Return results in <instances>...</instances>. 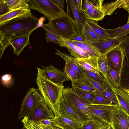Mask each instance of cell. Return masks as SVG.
Segmentation results:
<instances>
[{
	"label": "cell",
	"instance_id": "cell-55",
	"mask_svg": "<svg viewBox=\"0 0 129 129\" xmlns=\"http://www.w3.org/2000/svg\"><path fill=\"white\" fill-rule=\"evenodd\" d=\"M25 129H26L25 128Z\"/></svg>",
	"mask_w": 129,
	"mask_h": 129
},
{
	"label": "cell",
	"instance_id": "cell-48",
	"mask_svg": "<svg viewBox=\"0 0 129 129\" xmlns=\"http://www.w3.org/2000/svg\"><path fill=\"white\" fill-rule=\"evenodd\" d=\"M40 125L44 129H60L59 128L52 125L48 126H46L43 125Z\"/></svg>",
	"mask_w": 129,
	"mask_h": 129
},
{
	"label": "cell",
	"instance_id": "cell-40",
	"mask_svg": "<svg viewBox=\"0 0 129 129\" xmlns=\"http://www.w3.org/2000/svg\"><path fill=\"white\" fill-rule=\"evenodd\" d=\"M1 82L4 86L9 87L11 86L13 82L12 74H7L3 75L1 78Z\"/></svg>",
	"mask_w": 129,
	"mask_h": 129
},
{
	"label": "cell",
	"instance_id": "cell-36",
	"mask_svg": "<svg viewBox=\"0 0 129 129\" xmlns=\"http://www.w3.org/2000/svg\"><path fill=\"white\" fill-rule=\"evenodd\" d=\"M27 0H4L5 4L9 8V12L27 3Z\"/></svg>",
	"mask_w": 129,
	"mask_h": 129
},
{
	"label": "cell",
	"instance_id": "cell-10",
	"mask_svg": "<svg viewBox=\"0 0 129 129\" xmlns=\"http://www.w3.org/2000/svg\"><path fill=\"white\" fill-rule=\"evenodd\" d=\"M118 106V104L96 105L89 103L87 107L96 118L105 121L110 125L111 123L110 113Z\"/></svg>",
	"mask_w": 129,
	"mask_h": 129
},
{
	"label": "cell",
	"instance_id": "cell-6",
	"mask_svg": "<svg viewBox=\"0 0 129 129\" xmlns=\"http://www.w3.org/2000/svg\"><path fill=\"white\" fill-rule=\"evenodd\" d=\"M43 100L42 96L37 88H30L22 101L18 115L17 120L29 116Z\"/></svg>",
	"mask_w": 129,
	"mask_h": 129
},
{
	"label": "cell",
	"instance_id": "cell-34",
	"mask_svg": "<svg viewBox=\"0 0 129 129\" xmlns=\"http://www.w3.org/2000/svg\"><path fill=\"white\" fill-rule=\"evenodd\" d=\"M80 66L82 70L85 73L87 77L99 82L104 85L108 86L105 79L100 74L88 71L84 69Z\"/></svg>",
	"mask_w": 129,
	"mask_h": 129
},
{
	"label": "cell",
	"instance_id": "cell-20",
	"mask_svg": "<svg viewBox=\"0 0 129 129\" xmlns=\"http://www.w3.org/2000/svg\"><path fill=\"white\" fill-rule=\"evenodd\" d=\"M59 114L82 124L84 123L82 119L74 111L63 98L60 105Z\"/></svg>",
	"mask_w": 129,
	"mask_h": 129
},
{
	"label": "cell",
	"instance_id": "cell-16",
	"mask_svg": "<svg viewBox=\"0 0 129 129\" xmlns=\"http://www.w3.org/2000/svg\"><path fill=\"white\" fill-rule=\"evenodd\" d=\"M59 45L61 47H64L66 48L71 56L75 58H84L91 57L79 48L66 39L61 38L59 40Z\"/></svg>",
	"mask_w": 129,
	"mask_h": 129
},
{
	"label": "cell",
	"instance_id": "cell-45",
	"mask_svg": "<svg viewBox=\"0 0 129 129\" xmlns=\"http://www.w3.org/2000/svg\"><path fill=\"white\" fill-rule=\"evenodd\" d=\"M67 39L79 42H85L87 41L83 37L78 36L74 37Z\"/></svg>",
	"mask_w": 129,
	"mask_h": 129
},
{
	"label": "cell",
	"instance_id": "cell-18",
	"mask_svg": "<svg viewBox=\"0 0 129 129\" xmlns=\"http://www.w3.org/2000/svg\"><path fill=\"white\" fill-rule=\"evenodd\" d=\"M31 13L27 3L0 16V25L14 18Z\"/></svg>",
	"mask_w": 129,
	"mask_h": 129
},
{
	"label": "cell",
	"instance_id": "cell-33",
	"mask_svg": "<svg viewBox=\"0 0 129 129\" xmlns=\"http://www.w3.org/2000/svg\"><path fill=\"white\" fill-rule=\"evenodd\" d=\"M104 121L96 118L84 122L79 129H97Z\"/></svg>",
	"mask_w": 129,
	"mask_h": 129
},
{
	"label": "cell",
	"instance_id": "cell-13",
	"mask_svg": "<svg viewBox=\"0 0 129 129\" xmlns=\"http://www.w3.org/2000/svg\"><path fill=\"white\" fill-rule=\"evenodd\" d=\"M55 116L43 100L28 117L29 120L37 122L42 120L53 119Z\"/></svg>",
	"mask_w": 129,
	"mask_h": 129
},
{
	"label": "cell",
	"instance_id": "cell-1",
	"mask_svg": "<svg viewBox=\"0 0 129 129\" xmlns=\"http://www.w3.org/2000/svg\"><path fill=\"white\" fill-rule=\"evenodd\" d=\"M39 18L31 13L12 19L0 25V55L2 56L9 41L27 35L39 28Z\"/></svg>",
	"mask_w": 129,
	"mask_h": 129
},
{
	"label": "cell",
	"instance_id": "cell-7",
	"mask_svg": "<svg viewBox=\"0 0 129 129\" xmlns=\"http://www.w3.org/2000/svg\"><path fill=\"white\" fill-rule=\"evenodd\" d=\"M66 1L67 9L66 14L74 23L78 36L82 37L84 25L88 19L83 10L80 12L78 10L75 5L74 0H66Z\"/></svg>",
	"mask_w": 129,
	"mask_h": 129
},
{
	"label": "cell",
	"instance_id": "cell-47",
	"mask_svg": "<svg viewBox=\"0 0 129 129\" xmlns=\"http://www.w3.org/2000/svg\"><path fill=\"white\" fill-rule=\"evenodd\" d=\"M97 129H112L110 125L107 122L104 121Z\"/></svg>",
	"mask_w": 129,
	"mask_h": 129
},
{
	"label": "cell",
	"instance_id": "cell-31",
	"mask_svg": "<svg viewBox=\"0 0 129 129\" xmlns=\"http://www.w3.org/2000/svg\"><path fill=\"white\" fill-rule=\"evenodd\" d=\"M72 88L73 91L75 93L90 103H92L96 92L88 91L74 87Z\"/></svg>",
	"mask_w": 129,
	"mask_h": 129
},
{
	"label": "cell",
	"instance_id": "cell-52",
	"mask_svg": "<svg viewBox=\"0 0 129 129\" xmlns=\"http://www.w3.org/2000/svg\"><path fill=\"white\" fill-rule=\"evenodd\" d=\"M120 88L129 95V89L124 88Z\"/></svg>",
	"mask_w": 129,
	"mask_h": 129
},
{
	"label": "cell",
	"instance_id": "cell-11",
	"mask_svg": "<svg viewBox=\"0 0 129 129\" xmlns=\"http://www.w3.org/2000/svg\"><path fill=\"white\" fill-rule=\"evenodd\" d=\"M112 129H128L129 116L119 106L111 112L110 114Z\"/></svg>",
	"mask_w": 129,
	"mask_h": 129
},
{
	"label": "cell",
	"instance_id": "cell-50",
	"mask_svg": "<svg viewBox=\"0 0 129 129\" xmlns=\"http://www.w3.org/2000/svg\"><path fill=\"white\" fill-rule=\"evenodd\" d=\"M122 8L127 11L129 14V0H126L124 6Z\"/></svg>",
	"mask_w": 129,
	"mask_h": 129
},
{
	"label": "cell",
	"instance_id": "cell-29",
	"mask_svg": "<svg viewBox=\"0 0 129 129\" xmlns=\"http://www.w3.org/2000/svg\"><path fill=\"white\" fill-rule=\"evenodd\" d=\"M129 89V66L124 60L121 71L120 88Z\"/></svg>",
	"mask_w": 129,
	"mask_h": 129
},
{
	"label": "cell",
	"instance_id": "cell-35",
	"mask_svg": "<svg viewBox=\"0 0 129 129\" xmlns=\"http://www.w3.org/2000/svg\"><path fill=\"white\" fill-rule=\"evenodd\" d=\"M92 104L96 105L116 104L98 92H96Z\"/></svg>",
	"mask_w": 129,
	"mask_h": 129
},
{
	"label": "cell",
	"instance_id": "cell-44",
	"mask_svg": "<svg viewBox=\"0 0 129 129\" xmlns=\"http://www.w3.org/2000/svg\"><path fill=\"white\" fill-rule=\"evenodd\" d=\"M53 119H46L41 120L36 122L39 125L46 126L52 125Z\"/></svg>",
	"mask_w": 129,
	"mask_h": 129
},
{
	"label": "cell",
	"instance_id": "cell-28",
	"mask_svg": "<svg viewBox=\"0 0 129 129\" xmlns=\"http://www.w3.org/2000/svg\"><path fill=\"white\" fill-rule=\"evenodd\" d=\"M105 29L111 38L126 35L129 34V22L125 25L116 28Z\"/></svg>",
	"mask_w": 129,
	"mask_h": 129
},
{
	"label": "cell",
	"instance_id": "cell-53",
	"mask_svg": "<svg viewBox=\"0 0 129 129\" xmlns=\"http://www.w3.org/2000/svg\"><path fill=\"white\" fill-rule=\"evenodd\" d=\"M129 22V14H128V18L127 23Z\"/></svg>",
	"mask_w": 129,
	"mask_h": 129
},
{
	"label": "cell",
	"instance_id": "cell-21",
	"mask_svg": "<svg viewBox=\"0 0 129 129\" xmlns=\"http://www.w3.org/2000/svg\"><path fill=\"white\" fill-rule=\"evenodd\" d=\"M99 57L75 58L78 63L83 68L88 71L100 74L98 61Z\"/></svg>",
	"mask_w": 129,
	"mask_h": 129
},
{
	"label": "cell",
	"instance_id": "cell-4",
	"mask_svg": "<svg viewBox=\"0 0 129 129\" xmlns=\"http://www.w3.org/2000/svg\"><path fill=\"white\" fill-rule=\"evenodd\" d=\"M27 3L30 10H36L43 14L49 21L66 14L54 0H28Z\"/></svg>",
	"mask_w": 129,
	"mask_h": 129
},
{
	"label": "cell",
	"instance_id": "cell-23",
	"mask_svg": "<svg viewBox=\"0 0 129 129\" xmlns=\"http://www.w3.org/2000/svg\"><path fill=\"white\" fill-rule=\"evenodd\" d=\"M67 39L69 41L81 49L90 57L97 58L102 55L87 41L79 42Z\"/></svg>",
	"mask_w": 129,
	"mask_h": 129
},
{
	"label": "cell",
	"instance_id": "cell-24",
	"mask_svg": "<svg viewBox=\"0 0 129 129\" xmlns=\"http://www.w3.org/2000/svg\"><path fill=\"white\" fill-rule=\"evenodd\" d=\"M126 0H118L103 5L101 9L105 15H111L118 8H123Z\"/></svg>",
	"mask_w": 129,
	"mask_h": 129
},
{
	"label": "cell",
	"instance_id": "cell-26",
	"mask_svg": "<svg viewBox=\"0 0 129 129\" xmlns=\"http://www.w3.org/2000/svg\"><path fill=\"white\" fill-rule=\"evenodd\" d=\"M82 37L90 43H95L103 39L96 34L86 21L84 26Z\"/></svg>",
	"mask_w": 129,
	"mask_h": 129
},
{
	"label": "cell",
	"instance_id": "cell-39",
	"mask_svg": "<svg viewBox=\"0 0 129 129\" xmlns=\"http://www.w3.org/2000/svg\"><path fill=\"white\" fill-rule=\"evenodd\" d=\"M64 71L69 77L71 80H76L78 79L76 72L68 64L66 63Z\"/></svg>",
	"mask_w": 129,
	"mask_h": 129
},
{
	"label": "cell",
	"instance_id": "cell-5",
	"mask_svg": "<svg viewBox=\"0 0 129 129\" xmlns=\"http://www.w3.org/2000/svg\"><path fill=\"white\" fill-rule=\"evenodd\" d=\"M48 23L63 38L67 39L78 36L74 23L66 14L50 20Z\"/></svg>",
	"mask_w": 129,
	"mask_h": 129
},
{
	"label": "cell",
	"instance_id": "cell-25",
	"mask_svg": "<svg viewBox=\"0 0 129 129\" xmlns=\"http://www.w3.org/2000/svg\"><path fill=\"white\" fill-rule=\"evenodd\" d=\"M71 81L72 87L78 88L89 91L98 92L93 86L87 77Z\"/></svg>",
	"mask_w": 129,
	"mask_h": 129
},
{
	"label": "cell",
	"instance_id": "cell-37",
	"mask_svg": "<svg viewBox=\"0 0 129 129\" xmlns=\"http://www.w3.org/2000/svg\"><path fill=\"white\" fill-rule=\"evenodd\" d=\"M104 1L102 0H84L82 5L83 10L85 11L94 7H101Z\"/></svg>",
	"mask_w": 129,
	"mask_h": 129
},
{
	"label": "cell",
	"instance_id": "cell-46",
	"mask_svg": "<svg viewBox=\"0 0 129 129\" xmlns=\"http://www.w3.org/2000/svg\"><path fill=\"white\" fill-rule=\"evenodd\" d=\"M76 7L78 10L80 11L83 10L82 8V0H74Z\"/></svg>",
	"mask_w": 129,
	"mask_h": 129
},
{
	"label": "cell",
	"instance_id": "cell-8",
	"mask_svg": "<svg viewBox=\"0 0 129 129\" xmlns=\"http://www.w3.org/2000/svg\"><path fill=\"white\" fill-rule=\"evenodd\" d=\"M38 72L43 77L58 85H63L65 81L70 80L69 77L64 72L53 65H49L41 69L37 68Z\"/></svg>",
	"mask_w": 129,
	"mask_h": 129
},
{
	"label": "cell",
	"instance_id": "cell-38",
	"mask_svg": "<svg viewBox=\"0 0 129 129\" xmlns=\"http://www.w3.org/2000/svg\"><path fill=\"white\" fill-rule=\"evenodd\" d=\"M101 93L114 104H118V101L114 93L109 86H108L104 91Z\"/></svg>",
	"mask_w": 129,
	"mask_h": 129
},
{
	"label": "cell",
	"instance_id": "cell-32",
	"mask_svg": "<svg viewBox=\"0 0 129 129\" xmlns=\"http://www.w3.org/2000/svg\"><path fill=\"white\" fill-rule=\"evenodd\" d=\"M98 61L100 73L105 79L110 68L105 56H101L98 58Z\"/></svg>",
	"mask_w": 129,
	"mask_h": 129
},
{
	"label": "cell",
	"instance_id": "cell-41",
	"mask_svg": "<svg viewBox=\"0 0 129 129\" xmlns=\"http://www.w3.org/2000/svg\"><path fill=\"white\" fill-rule=\"evenodd\" d=\"M86 77L94 87L99 92H102L108 86L104 85L99 82L94 80L88 77Z\"/></svg>",
	"mask_w": 129,
	"mask_h": 129
},
{
	"label": "cell",
	"instance_id": "cell-22",
	"mask_svg": "<svg viewBox=\"0 0 129 129\" xmlns=\"http://www.w3.org/2000/svg\"><path fill=\"white\" fill-rule=\"evenodd\" d=\"M121 73V71H116L109 68L105 79L109 87L120 88Z\"/></svg>",
	"mask_w": 129,
	"mask_h": 129
},
{
	"label": "cell",
	"instance_id": "cell-19",
	"mask_svg": "<svg viewBox=\"0 0 129 129\" xmlns=\"http://www.w3.org/2000/svg\"><path fill=\"white\" fill-rule=\"evenodd\" d=\"M110 87L114 93L119 106L129 116V95L119 88Z\"/></svg>",
	"mask_w": 129,
	"mask_h": 129
},
{
	"label": "cell",
	"instance_id": "cell-49",
	"mask_svg": "<svg viewBox=\"0 0 129 129\" xmlns=\"http://www.w3.org/2000/svg\"><path fill=\"white\" fill-rule=\"evenodd\" d=\"M57 4L62 8L64 7V0H54Z\"/></svg>",
	"mask_w": 129,
	"mask_h": 129
},
{
	"label": "cell",
	"instance_id": "cell-43",
	"mask_svg": "<svg viewBox=\"0 0 129 129\" xmlns=\"http://www.w3.org/2000/svg\"><path fill=\"white\" fill-rule=\"evenodd\" d=\"M9 12V8L5 4L4 0L0 1V16L5 15Z\"/></svg>",
	"mask_w": 129,
	"mask_h": 129
},
{
	"label": "cell",
	"instance_id": "cell-2",
	"mask_svg": "<svg viewBox=\"0 0 129 129\" xmlns=\"http://www.w3.org/2000/svg\"><path fill=\"white\" fill-rule=\"evenodd\" d=\"M36 82L44 102L52 111L55 116H57L63 98L64 86L53 83L43 76L38 72Z\"/></svg>",
	"mask_w": 129,
	"mask_h": 129
},
{
	"label": "cell",
	"instance_id": "cell-12",
	"mask_svg": "<svg viewBox=\"0 0 129 129\" xmlns=\"http://www.w3.org/2000/svg\"><path fill=\"white\" fill-rule=\"evenodd\" d=\"M105 56L110 68L121 71L125 56L124 50L120 45L108 53Z\"/></svg>",
	"mask_w": 129,
	"mask_h": 129
},
{
	"label": "cell",
	"instance_id": "cell-30",
	"mask_svg": "<svg viewBox=\"0 0 129 129\" xmlns=\"http://www.w3.org/2000/svg\"><path fill=\"white\" fill-rule=\"evenodd\" d=\"M86 22L96 34L102 39H105L111 37L105 29L100 27L95 21L88 20Z\"/></svg>",
	"mask_w": 129,
	"mask_h": 129
},
{
	"label": "cell",
	"instance_id": "cell-9",
	"mask_svg": "<svg viewBox=\"0 0 129 129\" xmlns=\"http://www.w3.org/2000/svg\"><path fill=\"white\" fill-rule=\"evenodd\" d=\"M128 37L126 35L114 38L110 37L90 43L101 55L104 56L112 50L120 46Z\"/></svg>",
	"mask_w": 129,
	"mask_h": 129
},
{
	"label": "cell",
	"instance_id": "cell-14",
	"mask_svg": "<svg viewBox=\"0 0 129 129\" xmlns=\"http://www.w3.org/2000/svg\"><path fill=\"white\" fill-rule=\"evenodd\" d=\"M31 33L14 38L9 41V45H11L13 48V54L19 56L24 48L30 44L29 37Z\"/></svg>",
	"mask_w": 129,
	"mask_h": 129
},
{
	"label": "cell",
	"instance_id": "cell-54",
	"mask_svg": "<svg viewBox=\"0 0 129 129\" xmlns=\"http://www.w3.org/2000/svg\"><path fill=\"white\" fill-rule=\"evenodd\" d=\"M128 129H129V127H128Z\"/></svg>",
	"mask_w": 129,
	"mask_h": 129
},
{
	"label": "cell",
	"instance_id": "cell-3",
	"mask_svg": "<svg viewBox=\"0 0 129 129\" xmlns=\"http://www.w3.org/2000/svg\"><path fill=\"white\" fill-rule=\"evenodd\" d=\"M62 94L63 98L84 122L96 118L87 107L88 104L90 103L75 93L72 87L64 88Z\"/></svg>",
	"mask_w": 129,
	"mask_h": 129
},
{
	"label": "cell",
	"instance_id": "cell-51",
	"mask_svg": "<svg viewBox=\"0 0 129 129\" xmlns=\"http://www.w3.org/2000/svg\"><path fill=\"white\" fill-rule=\"evenodd\" d=\"M45 20V18L43 17H41L39 19L38 24V27L39 28L42 26V24H43V22Z\"/></svg>",
	"mask_w": 129,
	"mask_h": 129
},
{
	"label": "cell",
	"instance_id": "cell-15",
	"mask_svg": "<svg viewBox=\"0 0 129 129\" xmlns=\"http://www.w3.org/2000/svg\"><path fill=\"white\" fill-rule=\"evenodd\" d=\"M82 125L60 114L52 119V125L61 129H79Z\"/></svg>",
	"mask_w": 129,
	"mask_h": 129
},
{
	"label": "cell",
	"instance_id": "cell-42",
	"mask_svg": "<svg viewBox=\"0 0 129 129\" xmlns=\"http://www.w3.org/2000/svg\"><path fill=\"white\" fill-rule=\"evenodd\" d=\"M120 45L124 50L127 63L129 66V36L121 43Z\"/></svg>",
	"mask_w": 129,
	"mask_h": 129
},
{
	"label": "cell",
	"instance_id": "cell-27",
	"mask_svg": "<svg viewBox=\"0 0 129 129\" xmlns=\"http://www.w3.org/2000/svg\"><path fill=\"white\" fill-rule=\"evenodd\" d=\"M101 7H94L84 11L88 19L93 21L102 20L106 15L102 10Z\"/></svg>",
	"mask_w": 129,
	"mask_h": 129
},
{
	"label": "cell",
	"instance_id": "cell-17",
	"mask_svg": "<svg viewBox=\"0 0 129 129\" xmlns=\"http://www.w3.org/2000/svg\"><path fill=\"white\" fill-rule=\"evenodd\" d=\"M55 53L56 55H59L75 71L77 74L78 79L84 78L86 77V74L76 61L75 58L65 53L62 52L59 50L55 49Z\"/></svg>",
	"mask_w": 129,
	"mask_h": 129
}]
</instances>
